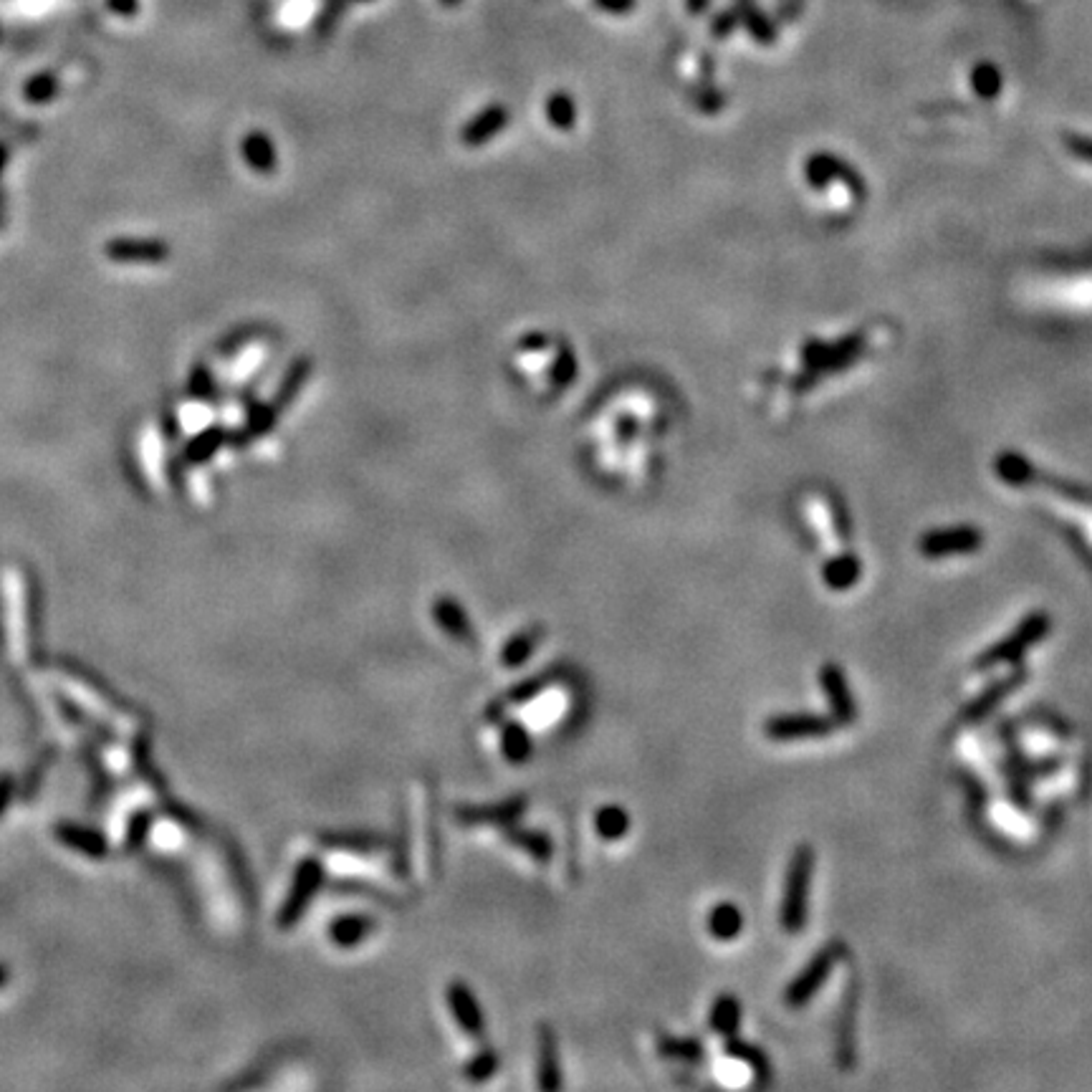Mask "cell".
Listing matches in <instances>:
<instances>
[{"mask_svg":"<svg viewBox=\"0 0 1092 1092\" xmlns=\"http://www.w3.org/2000/svg\"><path fill=\"white\" fill-rule=\"evenodd\" d=\"M744 928V916L734 903H719L709 913V933L716 941H734Z\"/></svg>","mask_w":1092,"mask_h":1092,"instance_id":"obj_17","label":"cell"},{"mask_svg":"<svg viewBox=\"0 0 1092 1092\" xmlns=\"http://www.w3.org/2000/svg\"><path fill=\"white\" fill-rule=\"evenodd\" d=\"M663 1050H666V1055L671 1052V1055L688 1057V1060H699L701 1057L699 1042H681V1045H676V1042H663Z\"/></svg>","mask_w":1092,"mask_h":1092,"instance_id":"obj_28","label":"cell"},{"mask_svg":"<svg viewBox=\"0 0 1092 1092\" xmlns=\"http://www.w3.org/2000/svg\"><path fill=\"white\" fill-rule=\"evenodd\" d=\"M362 3H369V0H362Z\"/></svg>","mask_w":1092,"mask_h":1092,"instance_id":"obj_39","label":"cell"},{"mask_svg":"<svg viewBox=\"0 0 1092 1092\" xmlns=\"http://www.w3.org/2000/svg\"><path fill=\"white\" fill-rule=\"evenodd\" d=\"M251 336H256V329H245V331L238 329L233 336H230V339H225L223 344H220V352H225V354L238 352L240 346H245V341L251 339Z\"/></svg>","mask_w":1092,"mask_h":1092,"instance_id":"obj_32","label":"cell"},{"mask_svg":"<svg viewBox=\"0 0 1092 1092\" xmlns=\"http://www.w3.org/2000/svg\"><path fill=\"white\" fill-rule=\"evenodd\" d=\"M1065 144H1067V150H1070L1072 155H1077L1080 160L1090 162V165H1092V139L1077 137V134H1072V137H1065Z\"/></svg>","mask_w":1092,"mask_h":1092,"instance_id":"obj_27","label":"cell"},{"mask_svg":"<svg viewBox=\"0 0 1092 1092\" xmlns=\"http://www.w3.org/2000/svg\"><path fill=\"white\" fill-rule=\"evenodd\" d=\"M1050 630H1052L1050 615L1042 613V610H1039V613H1029L1027 618H1024L1022 623L1012 630V633L1004 635L999 643L986 648L984 653H979V656L974 658V668L984 673V671H991V668L1012 666V663L1022 661L1024 653H1027L1029 648H1034L1039 640H1045Z\"/></svg>","mask_w":1092,"mask_h":1092,"instance_id":"obj_1","label":"cell"},{"mask_svg":"<svg viewBox=\"0 0 1092 1092\" xmlns=\"http://www.w3.org/2000/svg\"><path fill=\"white\" fill-rule=\"evenodd\" d=\"M56 91H59V81H56L54 74H48V71L33 74L26 81V86H23V96L31 104H48L56 96Z\"/></svg>","mask_w":1092,"mask_h":1092,"instance_id":"obj_22","label":"cell"},{"mask_svg":"<svg viewBox=\"0 0 1092 1092\" xmlns=\"http://www.w3.org/2000/svg\"><path fill=\"white\" fill-rule=\"evenodd\" d=\"M739 18L747 23V28L754 33V38H757L759 43H772L774 41L772 23L764 18V13L759 11L754 0H739Z\"/></svg>","mask_w":1092,"mask_h":1092,"instance_id":"obj_21","label":"cell"},{"mask_svg":"<svg viewBox=\"0 0 1092 1092\" xmlns=\"http://www.w3.org/2000/svg\"><path fill=\"white\" fill-rule=\"evenodd\" d=\"M440 3H442V6H445V8H455V6H460V0H440Z\"/></svg>","mask_w":1092,"mask_h":1092,"instance_id":"obj_37","label":"cell"},{"mask_svg":"<svg viewBox=\"0 0 1092 1092\" xmlns=\"http://www.w3.org/2000/svg\"><path fill=\"white\" fill-rule=\"evenodd\" d=\"M0 984H6V969H0Z\"/></svg>","mask_w":1092,"mask_h":1092,"instance_id":"obj_38","label":"cell"},{"mask_svg":"<svg viewBox=\"0 0 1092 1092\" xmlns=\"http://www.w3.org/2000/svg\"><path fill=\"white\" fill-rule=\"evenodd\" d=\"M187 392H190L192 400H200V402L215 400V379L208 364L197 362L195 367H192L190 379H187Z\"/></svg>","mask_w":1092,"mask_h":1092,"instance_id":"obj_23","label":"cell"},{"mask_svg":"<svg viewBox=\"0 0 1092 1092\" xmlns=\"http://www.w3.org/2000/svg\"><path fill=\"white\" fill-rule=\"evenodd\" d=\"M595 6L603 8V11L613 13V16H625V13H633L638 0H595Z\"/></svg>","mask_w":1092,"mask_h":1092,"instance_id":"obj_30","label":"cell"},{"mask_svg":"<svg viewBox=\"0 0 1092 1092\" xmlns=\"http://www.w3.org/2000/svg\"><path fill=\"white\" fill-rule=\"evenodd\" d=\"M311 369H314V364H311L309 357H296L291 364H288V369L283 372L281 382H278L276 392H273V400H271V405L276 407L278 412L286 410V407L291 405L296 397H299V392L304 389V384L309 382Z\"/></svg>","mask_w":1092,"mask_h":1092,"instance_id":"obj_14","label":"cell"},{"mask_svg":"<svg viewBox=\"0 0 1092 1092\" xmlns=\"http://www.w3.org/2000/svg\"><path fill=\"white\" fill-rule=\"evenodd\" d=\"M8 160H11V152H8V147L3 142H0V225H3V175H6V167H8Z\"/></svg>","mask_w":1092,"mask_h":1092,"instance_id":"obj_33","label":"cell"},{"mask_svg":"<svg viewBox=\"0 0 1092 1092\" xmlns=\"http://www.w3.org/2000/svg\"><path fill=\"white\" fill-rule=\"evenodd\" d=\"M835 964H837L835 946L822 949L820 954H817L815 959H812L810 964L797 974V979L787 986V991H784V1002H787L789 1007H805L807 1002H812V999L817 997V991H820L822 984L827 981V976H830V971L835 969Z\"/></svg>","mask_w":1092,"mask_h":1092,"instance_id":"obj_5","label":"cell"},{"mask_svg":"<svg viewBox=\"0 0 1092 1092\" xmlns=\"http://www.w3.org/2000/svg\"><path fill=\"white\" fill-rule=\"evenodd\" d=\"M1024 681H1027V671H1022V668H1019V671H1014L1012 676L997 681L994 686L986 688L984 693H979V696H976V699L971 701L969 706H966L964 714H961V719H964V721L986 719V716H989L991 711L997 709V706L1002 704L1004 699H1009V696H1012V693L1017 691V688L1022 686Z\"/></svg>","mask_w":1092,"mask_h":1092,"instance_id":"obj_11","label":"cell"},{"mask_svg":"<svg viewBox=\"0 0 1092 1092\" xmlns=\"http://www.w3.org/2000/svg\"><path fill=\"white\" fill-rule=\"evenodd\" d=\"M832 716L820 714H782L774 716L764 724V734L772 741H800V739H820L835 731Z\"/></svg>","mask_w":1092,"mask_h":1092,"instance_id":"obj_6","label":"cell"},{"mask_svg":"<svg viewBox=\"0 0 1092 1092\" xmlns=\"http://www.w3.org/2000/svg\"><path fill=\"white\" fill-rule=\"evenodd\" d=\"M508 119H511V114H508V109L503 107V104H488V107L480 109V112L475 114V117L470 119L463 129H460V142H463L465 147H483L485 142H490L495 134L503 132V129L508 127Z\"/></svg>","mask_w":1092,"mask_h":1092,"instance_id":"obj_10","label":"cell"},{"mask_svg":"<svg viewBox=\"0 0 1092 1092\" xmlns=\"http://www.w3.org/2000/svg\"><path fill=\"white\" fill-rule=\"evenodd\" d=\"M240 155H243L245 165L251 167L253 172H261V175H268L278 165V152L273 147V139L266 132H258V129H253L240 139Z\"/></svg>","mask_w":1092,"mask_h":1092,"instance_id":"obj_13","label":"cell"},{"mask_svg":"<svg viewBox=\"0 0 1092 1092\" xmlns=\"http://www.w3.org/2000/svg\"><path fill=\"white\" fill-rule=\"evenodd\" d=\"M6 603H8V638L16 658H26V577L18 570L6 572Z\"/></svg>","mask_w":1092,"mask_h":1092,"instance_id":"obj_8","label":"cell"},{"mask_svg":"<svg viewBox=\"0 0 1092 1092\" xmlns=\"http://www.w3.org/2000/svg\"><path fill=\"white\" fill-rule=\"evenodd\" d=\"M971 79H974V89L981 96H997L999 89H1002V74L994 64H979Z\"/></svg>","mask_w":1092,"mask_h":1092,"instance_id":"obj_25","label":"cell"},{"mask_svg":"<svg viewBox=\"0 0 1092 1092\" xmlns=\"http://www.w3.org/2000/svg\"><path fill=\"white\" fill-rule=\"evenodd\" d=\"M109 8L119 16H134L137 13V0H109Z\"/></svg>","mask_w":1092,"mask_h":1092,"instance_id":"obj_34","label":"cell"},{"mask_svg":"<svg viewBox=\"0 0 1092 1092\" xmlns=\"http://www.w3.org/2000/svg\"><path fill=\"white\" fill-rule=\"evenodd\" d=\"M820 686L825 693L830 714L835 724H853L858 719V706H855L853 691L848 686V678L835 663H825L820 671Z\"/></svg>","mask_w":1092,"mask_h":1092,"instance_id":"obj_9","label":"cell"},{"mask_svg":"<svg viewBox=\"0 0 1092 1092\" xmlns=\"http://www.w3.org/2000/svg\"><path fill=\"white\" fill-rule=\"evenodd\" d=\"M984 543V533L974 526H954L938 528V531L923 533L918 541V550L928 560H943V557L971 555Z\"/></svg>","mask_w":1092,"mask_h":1092,"instance_id":"obj_4","label":"cell"},{"mask_svg":"<svg viewBox=\"0 0 1092 1092\" xmlns=\"http://www.w3.org/2000/svg\"><path fill=\"white\" fill-rule=\"evenodd\" d=\"M59 683L66 688V693H69L71 699L76 701V704H84L86 711L94 716H99V719H104L107 724L117 726V731H129V716H124L122 711L117 709V706L112 704V701L107 699V696H102V693L96 691L94 686H91L86 678L81 676H74V673H59Z\"/></svg>","mask_w":1092,"mask_h":1092,"instance_id":"obj_7","label":"cell"},{"mask_svg":"<svg viewBox=\"0 0 1092 1092\" xmlns=\"http://www.w3.org/2000/svg\"><path fill=\"white\" fill-rule=\"evenodd\" d=\"M734 28H736V16H731V13H721L719 21L714 23L716 36H726V33H731Z\"/></svg>","mask_w":1092,"mask_h":1092,"instance_id":"obj_35","label":"cell"},{"mask_svg":"<svg viewBox=\"0 0 1092 1092\" xmlns=\"http://www.w3.org/2000/svg\"><path fill=\"white\" fill-rule=\"evenodd\" d=\"M577 372H580V367H577V354L572 352L570 344H562L560 349H557V357L550 367L552 384L560 389L570 387V384L575 382Z\"/></svg>","mask_w":1092,"mask_h":1092,"instance_id":"obj_20","label":"cell"},{"mask_svg":"<svg viewBox=\"0 0 1092 1092\" xmlns=\"http://www.w3.org/2000/svg\"><path fill=\"white\" fill-rule=\"evenodd\" d=\"M598 827L603 837H608V840H618V837H623L625 832H628L630 817L625 815L620 807H605L598 817Z\"/></svg>","mask_w":1092,"mask_h":1092,"instance_id":"obj_24","label":"cell"},{"mask_svg":"<svg viewBox=\"0 0 1092 1092\" xmlns=\"http://www.w3.org/2000/svg\"><path fill=\"white\" fill-rule=\"evenodd\" d=\"M455 991H458V994H455V1009H458V1017L463 1019L465 1027L475 1029L478 1027V1014H475L473 999H470L463 989H455Z\"/></svg>","mask_w":1092,"mask_h":1092,"instance_id":"obj_26","label":"cell"},{"mask_svg":"<svg viewBox=\"0 0 1092 1092\" xmlns=\"http://www.w3.org/2000/svg\"><path fill=\"white\" fill-rule=\"evenodd\" d=\"M547 346H550V336L543 331H531V334H523L518 339V349H523V352H543Z\"/></svg>","mask_w":1092,"mask_h":1092,"instance_id":"obj_29","label":"cell"},{"mask_svg":"<svg viewBox=\"0 0 1092 1092\" xmlns=\"http://www.w3.org/2000/svg\"><path fill=\"white\" fill-rule=\"evenodd\" d=\"M635 432H638V422H635V417H623L618 425V437L620 440H633Z\"/></svg>","mask_w":1092,"mask_h":1092,"instance_id":"obj_36","label":"cell"},{"mask_svg":"<svg viewBox=\"0 0 1092 1092\" xmlns=\"http://www.w3.org/2000/svg\"><path fill=\"white\" fill-rule=\"evenodd\" d=\"M170 245L160 238H132V235H117L109 238L104 245V256L122 266H157L170 258Z\"/></svg>","mask_w":1092,"mask_h":1092,"instance_id":"obj_3","label":"cell"},{"mask_svg":"<svg viewBox=\"0 0 1092 1092\" xmlns=\"http://www.w3.org/2000/svg\"><path fill=\"white\" fill-rule=\"evenodd\" d=\"M228 435H230V432L225 430L223 425L205 427L203 432H197V435L192 437L190 442H187L182 458H185V463H190V465L208 463V460L213 458V455L218 453L220 448H223L225 442H228Z\"/></svg>","mask_w":1092,"mask_h":1092,"instance_id":"obj_15","label":"cell"},{"mask_svg":"<svg viewBox=\"0 0 1092 1092\" xmlns=\"http://www.w3.org/2000/svg\"><path fill=\"white\" fill-rule=\"evenodd\" d=\"M741 1024V1004L736 997H719L711 1009V1027L724 1037H734Z\"/></svg>","mask_w":1092,"mask_h":1092,"instance_id":"obj_19","label":"cell"},{"mask_svg":"<svg viewBox=\"0 0 1092 1092\" xmlns=\"http://www.w3.org/2000/svg\"><path fill=\"white\" fill-rule=\"evenodd\" d=\"M278 410L271 402H251L248 410H245V422L240 430L230 432L228 442L233 448H248L256 437L268 435V432L276 427Z\"/></svg>","mask_w":1092,"mask_h":1092,"instance_id":"obj_12","label":"cell"},{"mask_svg":"<svg viewBox=\"0 0 1092 1092\" xmlns=\"http://www.w3.org/2000/svg\"><path fill=\"white\" fill-rule=\"evenodd\" d=\"M860 575H863V567H860L858 557L853 555L835 557V560L827 562L825 570H822V580H825V585L835 592H845L850 590V587L858 585Z\"/></svg>","mask_w":1092,"mask_h":1092,"instance_id":"obj_16","label":"cell"},{"mask_svg":"<svg viewBox=\"0 0 1092 1092\" xmlns=\"http://www.w3.org/2000/svg\"><path fill=\"white\" fill-rule=\"evenodd\" d=\"M812 870H815V850L810 845H800L789 860L787 880H784L782 928L787 933H800L807 923Z\"/></svg>","mask_w":1092,"mask_h":1092,"instance_id":"obj_2","label":"cell"},{"mask_svg":"<svg viewBox=\"0 0 1092 1092\" xmlns=\"http://www.w3.org/2000/svg\"><path fill=\"white\" fill-rule=\"evenodd\" d=\"M543 112H547V117H550V124L555 129H562V132H570V129H575L577 104H575V99H572V94H567V91H555V94L547 99V104H543Z\"/></svg>","mask_w":1092,"mask_h":1092,"instance_id":"obj_18","label":"cell"},{"mask_svg":"<svg viewBox=\"0 0 1092 1092\" xmlns=\"http://www.w3.org/2000/svg\"><path fill=\"white\" fill-rule=\"evenodd\" d=\"M359 928H362V923L339 921V923H336V926H334V936L339 938L341 943H352V941H357L359 936H362V931H359Z\"/></svg>","mask_w":1092,"mask_h":1092,"instance_id":"obj_31","label":"cell"}]
</instances>
